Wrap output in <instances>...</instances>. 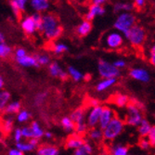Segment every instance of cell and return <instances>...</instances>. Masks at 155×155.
<instances>
[{"label":"cell","instance_id":"6da1fadb","mask_svg":"<svg viewBox=\"0 0 155 155\" xmlns=\"http://www.w3.org/2000/svg\"><path fill=\"white\" fill-rule=\"evenodd\" d=\"M40 33L48 40H54L60 37L62 34V27L58 17L52 13H45Z\"/></svg>","mask_w":155,"mask_h":155},{"label":"cell","instance_id":"7a4b0ae2","mask_svg":"<svg viewBox=\"0 0 155 155\" xmlns=\"http://www.w3.org/2000/svg\"><path fill=\"white\" fill-rule=\"evenodd\" d=\"M125 122L118 116H114L110 123L103 130V137L107 141H112L116 139L124 131Z\"/></svg>","mask_w":155,"mask_h":155},{"label":"cell","instance_id":"3957f363","mask_svg":"<svg viewBox=\"0 0 155 155\" xmlns=\"http://www.w3.org/2000/svg\"><path fill=\"white\" fill-rule=\"evenodd\" d=\"M123 35L124 38L127 40L132 46L136 48L141 47L146 40L145 29L142 26L137 25V24H135L132 28H130L128 31H126Z\"/></svg>","mask_w":155,"mask_h":155},{"label":"cell","instance_id":"277c9868","mask_svg":"<svg viewBox=\"0 0 155 155\" xmlns=\"http://www.w3.org/2000/svg\"><path fill=\"white\" fill-rule=\"evenodd\" d=\"M143 119V114L139 105L137 103L130 102L126 107V114L124 119L125 124L130 126H134V127H138Z\"/></svg>","mask_w":155,"mask_h":155},{"label":"cell","instance_id":"5b68a950","mask_svg":"<svg viewBox=\"0 0 155 155\" xmlns=\"http://www.w3.org/2000/svg\"><path fill=\"white\" fill-rule=\"evenodd\" d=\"M136 24V16L132 12L119 13L114 23V29L122 34H124Z\"/></svg>","mask_w":155,"mask_h":155},{"label":"cell","instance_id":"8992f818","mask_svg":"<svg viewBox=\"0 0 155 155\" xmlns=\"http://www.w3.org/2000/svg\"><path fill=\"white\" fill-rule=\"evenodd\" d=\"M97 72L102 79L106 78H117L120 76V69L114 66V63L105 60H100L97 63Z\"/></svg>","mask_w":155,"mask_h":155},{"label":"cell","instance_id":"52a82bcc","mask_svg":"<svg viewBox=\"0 0 155 155\" xmlns=\"http://www.w3.org/2000/svg\"><path fill=\"white\" fill-rule=\"evenodd\" d=\"M102 44L109 49H118L124 44V35L118 31H110L103 36Z\"/></svg>","mask_w":155,"mask_h":155},{"label":"cell","instance_id":"ba28073f","mask_svg":"<svg viewBox=\"0 0 155 155\" xmlns=\"http://www.w3.org/2000/svg\"><path fill=\"white\" fill-rule=\"evenodd\" d=\"M102 110H103V106H101V105L90 107L87 112V121H86L89 128H94L98 126Z\"/></svg>","mask_w":155,"mask_h":155},{"label":"cell","instance_id":"9c48e42d","mask_svg":"<svg viewBox=\"0 0 155 155\" xmlns=\"http://www.w3.org/2000/svg\"><path fill=\"white\" fill-rule=\"evenodd\" d=\"M48 74L53 78H59L62 81H66L70 77L68 72L64 71L57 61H52L48 65Z\"/></svg>","mask_w":155,"mask_h":155},{"label":"cell","instance_id":"30bf717a","mask_svg":"<svg viewBox=\"0 0 155 155\" xmlns=\"http://www.w3.org/2000/svg\"><path fill=\"white\" fill-rule=\"evenodd\" d=\"M21 27L22 31L28 35H32L35 34V32L38 31L37 29V25L34 20V18L31 16H25L24 18L21 19Z\"/></svg>","mask_w":155,"mask_h":155},{"label":"cell","instance_id":"8fae6325","mask_svg":"<svg viewBox=\"0 0 155 155\" xmlns=\"http://www.w3.org/2000/svg\"><path fill=\"white\" fill-rule=\"evenodd\" d=\"M129 75L134 80L139 81L141 83H148L150 79V74L148 70L144 68H133L130 70Z\"/></svg>","mask_w":155,"mask_h":155},{"label":"cell","instance_id":"7c38bea8","mask_svg":"<svg viewBox=\"0 0 155 155\" xmlns=\"http://www.w3.org/2000/svg\"><path fill=\"white\" fill-rule=\"evenodd\" d=\"M84 142H86V139H84L82 136L77 135V134H73L70 137H68V138L65 141V148L68 150H76L80 147H82Z\"/></svg>","mask_w":155,"mask_h":155},{"label":"cell","instance_id":"4fadbf2b","mask_svg":"<svg viewBox=\"0 0 155 155\" xmlns=\"http://www.w3.org/2000/svg\"><path fill=\"white\" fill-rule=\"evenodd\" d=\"M15 148L21 150L22 152H31L39 148V139L32 138L27 141H20L15 144Z\"/></svg>","mask_w":155,"mask_h":155},{"label":"cell","instance_id":"5bb4252c","mask_svg":"<svg viewBox=\"0 0 155 155\" xmlns=\"http://www.w3.org/2000/svg\"><path fill=\"white\" fill-rule=\"evenodd\" d=\"M114 116H115V114H114V110L110 109V107H107V106L103 107L100 124H98V127H101L102 130H104L106 128V126L110 123V121L114 119Z\"/></svg>","mask_w":155,"mask_h":155},{"label":"cell","instance_id":"9a60e30c","mask_svg":"<svg viewBox=\"0 0 155 155\" xmlns=\"http://www.w3.org/2000/svg\"><path fill=\"white\" fill-rule=\"evenodd\" d=\"M28 2H30V0H10L9 6L12 10L13 15L19 18L21 12L26 9V6Z\"/></svg>","mask_w":155,"mask_h":155},{"label":"cell","instance_id":"2e32d148","mask_svg":"<svg viewBox=\"0 0 155 155\" xmlns=\"http://www.w3.org/2000/svg\"><path fill=\"white\" fill-rule=\"evenodd\" d=\"M105 13H106V8L103 6L91 4L89 8H88L87 15H86V20L92 21L95 18L100 17V16H103Z\"/></svg>","mask_w":155,"mask_h":155},{"label":"cell","instance_id":"e0dca14e","mask_svg":"<svg viewBox=\"0 0 155 155\" xmlns=\"http://www.w3.org/2000/svg\"><path fill=\"white\" fill-rule=\"evenodd\" d=\"M16 62L23 67V68H33V67H40L37 63V61L35 59V55H29L27 54L26 56L20 59H15Z\"/></svg>","mask_w":155,"mask_h":155},{"label":"cell","instance_id":"ac0fdd59","mask_svg":"<svg viewBox=\"0 0 155 155\" xmlns=\"http://www.w3.org/2000/svg\"><path fill=\"white\" fill-rule=\"evenodd\" d=\"M30 6L35 12L43 13L46 12L50 6L49 0H30Z\"/></svg>","mask_w":155,"mask_h":155},{"label":"cell","instance_id":"d6986e66","mask_svg":"<svg viewBox=\"0 0 155 155\" xmlns=\"http://www.w3.org/2000/svg\"><path fill=\"white\" fill-rule=\"evenodd\" d=\"M117 83V78H106L101 79L96 84V91L97 92H104L110 87H112Z\"/></svg>","mask_w":155,"mask_h":155},{"label":"cell","instance_id":"ffe728a7","mask_svg":"<svg viewBox=\"0 0 155 155\" xmlns=\"http://www.w3.org/2000/svg\"><path fill=\"white\" fill-rule=\"evenodd\" d=\"M87 110L86 108H83V107H80V108H77L75 109L70 117L72 118V120L76 124H80V123H84L87 121Z\"/></svg>","mask_w":155,"mask_h":155},{"label":"cell","instance_id":"44dd1931","mask_svg":"<svg viewBox=\"0 0 155 155\" xmlns=\"http://www.w3.org/2000/svg\"><path fill=\"white\" fill-rule=\"evenodd\" d=\"M21 110V102L20 101H10L6 106V108L2 111V114L7 115H14V114H18Z\"/></svg>","mask_w":155,"mask_h":155},{"label":"cell","instance_id":"7402d4cb","mask_svg":"<svg viewBox=\"0 0 155 155\" xmlns=\"http://www.w3.org/2000/svg\"><path fill=\"white\" fill-rule=\"evenodd\" d=\"M110 155H130L129 148L122 143H116L111 145L109 149Z\"/></svg>","mask_w":155,"mask_h":155},{"label":"cell","instance_id":"603a6c76","mask_svg":"<svg viewBox=\"0 0 155 155\" xmlns=\"http://www.w3.org/2000/svg\"><path fill=\"white\" fill-rule=\"evenodd\" d=\"M36 154L38 155H60V150L53 145L45 144L39 146L36 150Z\"/></svg>","mask_w":155,"mask_h":155},{"label":"cell","instance_id":"cb8c5ba5","mask_svg":"<svg viewBox=\"0 0 155 155\" xmlns=\"http://www.w3.org/2000/svg\"><path fill=\"white\" fill-rule=\"evenodd\" d=\"M13 126H14V117L13 115H7L4 114L2 119V132L5 135H8L13 132Z\"/></svg>","mask_w":155,"mask_h":155},{"label":"cell","instance_id":"d4e9b609","mask_svg":"<svg viewBox=\"0 0 155 155\" xmlns=\"http://www.w3.org/2000/svg\"><path fill=\"white\" fill-rule=\"evenodd\" d=\"M112 103L115 104L119 108H124L127 107V105L130 103V100L127 95L117 93L115 96L112 97Z\"/></svg>","mask_w":155,"mask_h":155},{"label":"cell","instance_id":"484cf974","mask_svg":"<svg viewBox=\"0 0 155 155\" xmlns=\"http://www.w3.org/2000/svg\"><path fill=\"white\" fill-rule=\"evenodd\" d=\"M91 30H92V23H91V21H87V20L83 21L76 27V33L81 37L87 36V35H89Z\"/></svg>","mask_w":155,"mask_h":155},{"label":"cell","instance_id":"4316f807","mask_svg":"<svg viewBox=\"0 0 155 155\" xmlns=\"http://www.w3.org/2000/svg\"><path fill=\"white\" fill-rule=\"evenodd\" d=\"M133 3L129 2H116L114 5V11L115 13H122V12H131L134 9Z\"/></svg>","mask_w":155,"mask_h":155},{"label":"cell","instance_id":"83f0119b","mask_svg":"<svg viewBox=\"0 0 155 155\" xmlns=\"http://www.w3.org/2000/svg\"><path fill=\"white\" fill-rule=\"evenodd\" d=\"M61 126L65 132L72 133V132H74L75 123L72 120V118L70 116H64L61 120Z\"/></svg>","mask_w":155,"mask_h":155},{"label":"cell","instance_id":"f1b7e54d","mask_svg":"<svg viewBox=\"0 0 155 155\" xmlns=\"http://www.w3.org/2000/svg\"><path fill=\"white\" fill-rule=\"evenodd\" d=\"M87 136L88 138L92 141H101L102 138H104L103 137V130L101 127H94V128H89L88 132H87Z\"/></svg>","mask_w":155,"mask_h":155},{"label":"cell","instance_id":"f546056e","mask_svg":"<svg viewBox=\"0 0 155 155\" xmlns=\"http://www.w3.org/2000/svg\"><path fill=\"white\" fill-rule=\"evenodd\" d=\"M152 127V125L150 124V123L147 120V119H143L141 124H139V126L137 127V132H138V135L141 137H148L150 129Z\"/></svg>","mask_w":155,"mask_h":155},{"label":"cell","instance_id":"4dcf8cb0","mask_svg":"<svg viewBox=\"0 0 155 155\" xmlns=\"http://www.w3.org/2000/svg\"><path fill=\"white\" fill-rule=\"evenodd\" d=\"M93 150V146L88 141H86L82 147L74 150L73 155H92Z\"/></svg>","mask_w":155,"mask_h":155},{"label":"cell","instance_id":"1f68e13d","mask_svg":"<svg viewBox=\"0 0 155 155\" xmlns=\"http://www.w3.org/2000/svg\"><path fill=\"white\" fill-rule=\"evenodd\" d=\"M67 72L69 74V76L71 77L74 82H80L86 77L82 72H80L78 69H76L74 66H69L67 69Z\"/></svg>","mask_w":155,"mask_h":155},{"label":"cell","instance_id":"d6a6232c","mask_svg":"<svg viewBox=\"0 0 155 155\" xmlns=\"http://www.w3.org/2000/svg\"><path fill=\"white\" fill-rule=\"evenodd\" d=\"M30 126L32 128L33 134H34V138L35 139H41L45 135V131L42 128V126L40 125V124L36 121H33L30 124Z\"/></svg>","mask_w":155,"mask_h":155},{"label":"cell","instance_id":"836d02e7","mask_svg":"<svg viewBox=\"0 0 155 155\" xmlns=\"http://www.w3.org/2000/svg\"><path fill=\"white\" fill-rule=\"evenodd\" d=\"M48 97V91H40L36 93L34 97V105L35 107H41L47 101Z\"/></svg>","mask_w":155,"mask_h":155},{"label":"cell","instance_id":"e575fe53","mask_svg":"<svg viewBox=\"0 0 155 155\" xmlns=\"http://www.w3.org/2000/svg\"><path fill=\"white\" fill-rule=\"evenodd\" d=\"M11 100V94L7 90H2L0 92V110L1 112L4 110L6 106L10 102Z\"/></svg>","mask_w":155,"mask_h":155},{"label":"cell","instance_id":"d590c367","mask_svg":"<svg viewBox=\"0 0 155 155\" xmlns=\"http://www.w3.org/2000/svg\"><path fill=\"white\" fill-rule=\"evenodd\" d=\"M52 51L56 55H61L69 51V46L65 43H62V42H57V43H55L53 45Z\"/></svg>","mask_w":155,"mask_h":155},{"label":"cell","instance_id":"8d00e7d4","mask_svg":"<svg viewBox=\"0 0 155 155\" xmlns=\"http://www.w3.org/2000/svg\"><path fill=\"white\" fill-rule=\"evenodd\" d=\"M35 59L37 61V63L39 66H47L51 63V59L49 55L46 53H40V54H35Z\"/></svg>","mask_w":155,"mask_h":155},{"label":"cell","instance_id":"74e56055","mask_svg":"<svg viewBox=\"0 0 155 155\" xmlns=\"http://www.w3.org/2000/svg\"><path fill=\"white\" fill-rule=\"evenodd\" d=\"M32 117V114L29 110H21L20 112L16 116V120L18 121V123L20 124H25L29 121Z\"/></svg>","mask_w":155,"mask_h":155},{"label":"cell","instance_id":"f35d334b","mask_svg":"<svg viewBox=\"0 0 155 155\" xmlns=\"http://www.w3.org/2000/svg\"><path fill=\"white\" fill-rule=\"evenodd\" d=\"M13 50L11 48L10 46H8L6 42H3V43H0V57L2 59L8 58L12 54Z\"/></svg>","mask_w":155,"mask_h":155},{"label":"cell","instance_id":"ab89813d","mask_svg":"<svg viewBox=\"0 0 155 155\" xmlns=\"http://www.w3.org/2000/svg\"><path fill=\"white\" fill-rule=\"evenodd\" d=\"M89 130V127L87 124V122L84 123H80V124H75V129H74V133L80 136H83L84 134H87Z\"/></svg>","mask_w":155,"mask_h":155},{"label":"cell","instance_id":"60d3db41","mask_svg":"<svg viewBox=\"0 0 155 155\" xmlns=\"http://www.w3.org/2000/svg\"><path fill=\"white\" fill-rule=\"evenodd\" d=\"M21 133H22V137L25 140H29V139L34 138V134H33V131H32V128L30 125L22 126Z\"/></svg>","mask_w":155,"mask_h":155},{"label":"cell","instance_id":"b9f144b4","mask_svg":"<svg viewBox=\"0 0 155 155\" xmlns=\"http://www.w3.org/2000/svg\"><path fill=\"white\" fill-rule=\"evenodd\" d=\"M138 146L143 150H148L151 147V144L150 142V140L148 139V137H140L138 141Z\"/></svg>","mask_w":155,"mask_h":155},{"label":"cell","instance_id":"7bdbcfd3","mask_svg":"<svg viewBox=\"0 0 155 155\" xmlns=\"http://www.w3.org/2000/svg\"><path fill=\"white\" fill-rule=\"evenodd\" d=\"M12 137H13L14 141H15L16 143L21 141V140L23 139V137H22V133H21V128L17 127V128L14 129L13 132H12Z\"/></svg>","mask_w":155,"mask_h":155},{"label":"cell","instance_id":"ee69618b","mask_svg":"<svg viewBox=\"0 0 155 155\" xmlns=\"http://www.w3.org/2000/svg\"><path fill=\"white\" fill-rule=\"evenodd\" d=\"M26 55H27V51L23 48H16L15 50H14V57H15V59L22 58Z\"/></svg>","mask_w":155,"mask_h":155},{"label":"cell","instance_id":"f6af8a7d","mask_svg":"<svg viewBox=\"0 0 155 155\" xmlns=\"http://www.w3.org/2000/svg\"><path fill=\"white\" fill-rule=\"evenodd\" d=\"M147 137L150 140L151 147H155V125H152V127H151Z\"/></svg>","mask_w":155,"mask_h":155},{"label":"cell","instance_id":"bcb514c9","mask_svg":"<svg viewBox=\"0 0 155 155\" xmlns=\"http://www.w3.org/2000/svg\"><path fill=\"white\" fill-rule=\"evenodd\" d=\"M7 155H24V152L18 150L17 148H12V149L8 150Z\"/></svg>","mask_w":155,"mask_h":155},{"label":"cell","instance_id":"7dc6e473","mask_svg":"<svg viewBox=\"0 0 155 155\" xmlns=\"http://www.w3.org/2000/svg\"><path fill=\"white\" fill-rule=\"evenodd\" d=\"M114 66L117 67L118 69H122V68H124L126 66V62L124 61V60H117L114 62Z\"/></svg>","mask_w":155,"mask_h":155},{"label":"cell","instance_id":"c3c4849f","mask_svg":"<svg viewBox=\"0 0 155 155\" xmlns=\"http://www.w3.org/2000/svg\"><path fill=\"white\" fill-rule=\"evenodd\" d=\"M150 62L151 65L155 66V50L150 51Z\"/></svg>","mask_w":155,"mask_h":155},{"label":"cell","instance_id":"681fc988","mask_svg":"<svg viewBox=\"0 0 155 155\" xmlns=\"http://www.w3.org/2000/svg\"><path fill=\"white\" fill-rule=\"evenodd\" d=\"M145 3H146V0H134V4L137 8H142V7H144Z\"/></svg>","mask_w":155,"mask_h":155},{"label":"cell","instance_id":"f907efd6","mask_svg":"<svg viewBox=\"0 0 155 155\" xmlns=\"http://www.w3.org/2000/svg\"><path fill=\"white\" fill-rule=\"evenodd\" d=\"M91 4H95V5H101L103 6L105 3H107L108 0H90Z\"/></svg>","mask_w":155,"mask_h":155},{"label":"cell","instance_id":"816d5d0a","mask_svg":"<svg viewBox=\"0 0 155 155\" xmlns=\"http://www.w3.org/2000/svg\"><path fill=\"white\" fill-rule=\"evenodd\" d=\"M52 137H53V135H52L51 132H49V131L45 132V135H44V137H45V138H47V139H51Z\"/></svg>","mask_w":155,"mask_h":155},{"label":"cell","instance_id":"f5cc1de1","mask_svg":"<svg viewBox=\"0 0 155 155\" xmlns=\"http://www.w3.org/2000/svg\"><path fill=\"white\" fill-rule=\"evenodd\" d=\"M4 87V79L3 76H0V88H3Z\"/></svg>","mask_w":155,"mask_h":155},{"label":"cell","instance_id":"db71d44e","mask_svg":"<svg viewBox=\"0 0 155 155\" xmlns=\"http://www.w3.org/2000/svg\"><path fill=\"white\" fill-rule=\"evenodd\" d=\"M3 42H5V35L3 33L0 34V43H3Z\"/></svg>","mask_w":155,"mask_h":155},{"label":"cell","instance_id":"11a10c76","mask_svg":"<svg viewBox=\"0 0 155 155\" xmlns=\"http://www.w3.org/2000/svg\"><path fill=\"white\" fill-rule=\"evenodd\" d=\"M153 50H155V43H154V45L151 47V48H150V51H153Z\"/></svg>","mask_w":155,"mask_h":155},{"label":"cell","instance_id":"9f6ffc18","mask_svg":"<svg viewBox=\"0 0 155 155\" xmlns=\"http://www.w3.org/2000/svg\"><path fill=\"white\" fill-rule=\"evenodd\" d=\"M74 1H78V2H82V1H84V0H74Z\"/></svg>","mask_w":155,"mask_h":155},{"label":"cell","instance_id":"6f0895ef","mask_svg":"<svg viewBox=\"0 0 155 155\" xmlns=\"http://www.w3.org/2000/svg\"><path fill=\"white\" fill-rule=\"evenodd\" d=\"M36 155H38V154H36Z\"/></svg>","mask_w":155,"mask_h":155}]
</instances>
